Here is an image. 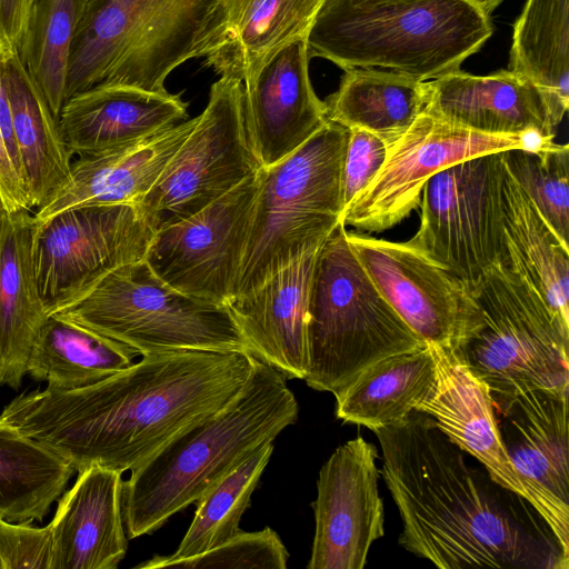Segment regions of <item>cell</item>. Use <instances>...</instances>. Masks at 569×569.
I'll list each match as a JSON object with an SVG mask.
<instances>
[{
    "instance_id": "cell-7",
    "label": "cell",
    "mask_w": 569,
    "mask_h": 569,
    "mask_svg": "<svg viewBox=\"0 0 569 569\" xmlns=\"http://www.w3.org/2000/svg\"><path fill=\"white\" fill-rule=\"evenodd\" d=\"M347 138L348 129L328 121L292 153L261 168L233 296L321 244L340 222Z\"/></svg>"
},
{
    "instance_id": "cell-23",
    "label": "cell",
    "mask_w": 569,
    "mask_h": 569,
    "mask_svg": "<svg viewBox=\"0 0 569 569\" xmlns=\"http://www.w3.org/2000/svg\"><path fill=\"white\" fill-rule=\"evenodd\" d=\"M122 472L98 465L78 471L50 528V569H116L128 549Z\"/></svg>"
},
{
    "instance_id": "cell-28",
    "label": "cell",
    "mask_w": 569,
    "mask_h": 569,
    "mask_svg": "<svg viewBox=\"0 0 569 569\" xmlns=\"http://www.w3.org/2000/svg\"><path fill=\"white\" fill-rule=\"evenodd\" d=\"M505 260L569 325V248L523 190L505 174L502 183Z\"/></svg>"
},
{
    "instance_id": "cell-39",
    "label": "cell",
    "mask_w": 569,
    "mask_h": 569,
    "mask_svg": "<svg viewBox=\"0 0 569 569\" xmlns=\"http://www.w3.org/2000/svg\"><path fill=\"white\" fill-rule=\"evenodd\" d=\"M386 156L387 144L379 137L362 129H348L341 168L342 210L371 182Z\"/></svg>"
},
{
    "instance_id": "cell-14",
    "label": "cell",
    "mask_w": 569,
    "mask_h": 569,
    "mask_svg": "<svg viewBox=\"0 0 569 569\" xmlns=\"http://www.w3.org/2000/svg\"><path fill=\"white\" fill-rule=\"evenodd\" d=\"M260 170L200 211L157 231L144 257L151 270L182 293L226 305L234 292Z\"/></svg>"
},
{
    "instance_id": "cell-21",
    "label": "cell",
    "mask_w": 569,
    "mask_h": 569,
    "mask_svg": "<svg viewBox=\"0 0 569 569\" xmlns=\"http://www.w3.org/2000/svg\"><path fill=\"white\" fill-rule=\"evenodd\" d=\"M425 83L423 111L449 123L488 134L556 137L542 91L508 69L489 76L458 70Z\"/></svg>"
},
{
    "instance_id": "cell-18",
    "label": "cell",
    "mask_w": 569,
    "mask_h": 569,
    "mask_svg": "<svg viewBox=\"0 0 569 569\" xmlns=\"http://www.w3.org/2000/svg\"><path fill=\"white\" fill-rule=\"evenodd\" d=\"M309 59L307 39L298 40L243 84L246 126L262 168L292 153L329 121L310 81Z\"/></svg>"
},
{
    "instance_id": "cell-27",
    "label": "cell",
    "mask_w": 569,
    "mask_h": 569,
    "mask_svg": "<svg viewBox=\"0 0 569 569\" xmlns=\"http://www.w3.org/2000/svg\"><path fill=\"white\" fill-rule=\"evenodd\" d=\"M33 216L9 213L0 246V386L18 390L48 315L32 267Z\"/></svg>"
},
{
    "instance_id": "cell-11",
    "label": "cell",
    "mask_w": 569,
    "mask_h": 569,
    "mask_svg": "<svg viewBox=\"0 0 569 569\" xmlns=\"http://www.w3.org/2000/svg\"><path fill=\"white\" fill-rule=\"evenodd\" d=\"M501 152L473 157L433 174L425 184L421 220L406 243L469 289L506 256Z\"/></svg>"
},
{
    "instance_id": "cell-32",
    "label": "cell",
    "mask_w": 569,
    "mask_h": 569,
    "mask_svg": "<svg viewBox=\"0 0 569 569\" xmlns=\"http://www.w3.org/2000/svg\"><path fill=\"white\" fill-rule=\"evenodd\" d=\"M508 70L545 94L558 128L569 107V0H527L513 24Z\"/></svg>"
},
{
    "instance_id": "cell-45",
    "label": "cell",
    "mask_w": 569,
    "mask_h": 569,
    "mask_svg": "<svg viewBox=\"0 0 569 569\" xmlns=\"http://www.w3.org/2000/svg\"><path fill=\"white\" fill-rule=\"evenodd\" d=\"M381 1H383V0H381Z\"/></svg>"
},
{
    "instance_id": "cell-6",
    "label": "cell",
    "mask_w": 569,
    "mask_h": 569,
    "mask_svg": "<svg viewBox=\"0 0 569 569\" xmlns=\"http://www.w3.org/2000/svg\"><path fill=\"white\" fill-rule=\"evenodd\" d=\"M340 221L320 246L312 272L306 383L336 396L375 362L423 342L378 291Z\"/></svg>"
},
{
    "instance_id": "cell-30",
    "label": "cell",
    "mask_w": 569,
    "mask_h": 569,
    "mask_svg": "<svg viewBox=\"0 0 569 569\" xmlns=\"http://www.w3.org/2000/svg\"><path fill=\"white\" fill-rule=\"evenodd\" d=\"M435 378L429 343L388 356L365 369L336 398V416L372 431L407 418Z\"/></svg>"
},
{
    "instance_id": "cell-13",
    "label": "cell",
    "mask_w": 569,
    "mask_h": 569,
    "mask_svg": "<svg viewBox=\"0 0 569 569\" xmlns=\"http://www.w3.org/2000/svg\"><path fill=\"white\" fill-rule=\"evenodd\" d=\"M555 140L528 134H488L422 111L387 147L383 164L371 182L342 210L340 221L368 232L388 230L420 203L427 181L460 161L508 149L542 151Z\"/></svg>"
},
{
    "instance_id": "cell-10",
    "label": "cell",
    "mask_w": 569,
    "mask_h": 569,
    "mask_svg": "<svg viewBox=\"0 0 569 569\" xmlns=\"http://www.w3.org/2000/svg\"><path fill=\"white\" fill-rule=\"evenodd\" d=\"M261 168L246 126L243 84L220 77L192 131L136 207L156 233L200 211Z\"/></svg>"
},
{
    "instance_id": "cell-42",
    "label": "cell",
    "mask_w": 569,
    "mask_h": 569,
    "mask_svg": "<svg viewBox=\"0 0 569 569\" xmlns=\"http://www.w3.org/2000/svg\"><path fill=\"white\" fill-rule=\"evenodd\" d=\"M475 4L486 14L490 16L491 12L502 2V0H467Z\"/></svg>"
},
{
    "instance_id": "cell-12",
    "label": "cell",
    "mask_w": 569,
    "mask_h": 569,
    "mask_svg": "<svg viewBox=\"0 0 569 569\" xmlns=\"http://www.w3.org/2000/svg\"><path fill=\"white\" fill-rule=\"evenodd\" d=\"M154 232L136 204H83L33 220L31 257L48 316L79 300L116 269L143 260Z\"/></svg>"
},
{
    "instance_id": "cell-36",
    "label": "cell",
    "mask_w": 569,
    "mask_h": 569,
    "mask_svg": "<svg viewBox=\"0 0 569 569\" xmlns=\"http://www.w3.org/2000/svg\"><path fill=\"white\" fill-rule=\"evenodd\" d=\"M507 173L523 190L559 238L569 236V146L542 151H501Z\"/></svg>"
},
{
    "instance_id": "cell-1",
    "label": "cell",
    "mask_w": 569,
    "mask_h": 569,
    "mask_svg": "<svg viewBox=\"0 0 569 569\" xmlns=\"http://www.w3.org/2000/svg\"><path fill=\"white\" fill-rule=\"evenodd\" d=\"M254 360L239 351L149 353L88 387L22 392L4 407L0 421L57 452L76 471L98 465L123 473L229 406Z\"/></svg>"
},
{
    "instance_id": "cell-31",
    "label": "cell",
    "mask_w": 569,
    "mask_h": 569,
    "mask_svg": "<svg viewBox=\"0 0 569 569\" xmlns=\"http://www.w3.org/2000/svg\"><path fill=\"white\" fill-rule=\"evenodd\" d=\"M137 355L117 340L50 315L32 346L27 373L49 389L70 391L126 369Z\"/></svg>"
},
{
    "instance_id": "cell-15",
    "label": "cell",
    "mask_w": 569,
    "mask_h": 569,
    "mask_svg": "<svg viewBox=\"0 0 569 569\" xmlns=\"http://www.w3.org/2000/svg\"><path fill=\"white\" fill-rule=\"evenodd\" d=\"M360 264L393 310L426 343L461 347L479 323L470 289L406 242L346 231Z\"/></svg>"
},
{
    "instance_id": "cell-5",
    "label": "cell",
    "mask_w": 569,
    "mask_h": 569,
    "mask_svg": "<svg viewBox=\"0 0 569 569\" xmlns=\"http://www.w3.org/2000/svg\"><path fill=\"white\" fill-rule=\"evenodd\" d=\"M219 0H88L69 61L66 101L96 86L166 93L168 76L202 58Z\"/></svg>"
},
{
    "instance_id": "cell-29",
    "label": "cell",
    "mask_w": 569,
    "mask_h": 569,
    "mask_svg": "<svg viewBox=\"0 0 569 569\" xmlns=\"http://www.w3.org/2000/svg\"><path fill=\"white\" fill-rule=\"evenodd\" d=\"M343 71L338 89L325 103L328 120L346 129L369 131L388 147L425 109V81L379 68Z\"/></svg>"
},
{
    "instance_id": "cell-35",
    "label": "cell",
    "mask_w": 569,
    "mask_h": 569,
    "mask_svg": "<svg viewBox=\"0 0 569 569\" xmlns=\"http://www.w3.org/2000/svg\"><path fill=\"white\" fill-rule=\"evenodd\" d=\"M88 0H36L19 57L58 119L66 102L71 47Z\"/></svg>"
},
{
    "instance_id": "cell-16",
    "label": "cell",
    "mask_w": 569,
    "mask_h": 569,
    "mask_svg": "<svg viewBox=\"0 0 569 569\" xmlns=\"http://www.w3.org/2000/svg\"><path fill=\"white\" fill-rule=\"evenodd\" d=\"M569 389L529 390L496 405L503 447L533 508L569 556Z\"/></svg>"
},
{
    "instance_id": "cell-40",
    "label": "cell",
    "mask_w": 569,
    "mask_h": 569,
    "mask_svg": "<svg viewBox=\"0 0 569 569\" xmlns=\"http://www.w3.org/2000/svg\"><path fill=\"white\" fill-rule=\"evenodd\" d=\"M0 198L9 213L30 211L33 206L21 174L9 154L0 126Z\"/></svg>"
},
{
    "instance_id": "cell-44",
    "label": "cell",
    "mask_w": 569,
    "mask_h": 569,
    "mask_svg": "<svg viewBox=\"0 0 569 569\" xmlns=\"http://www.w3.org/2000/svg\"><path fill=\"white\" fill-rule=\"evenodd\" d=\"M31 2H32V7H33V4H34L36 0H31Z\"/></svg>"
},
{
    "instance_id": "cell-17",
    "label": "cell",
    "mask_w": 569,
    "mask_h": 569,
    "mask_svg": "<svg viewBox=\"0 0 569 569\" xmlns=\"http://www.w3.org/2000/svg\"><path fill=\"white\" fill-rule=\"evenodd\" d=\"M378 450L362 437L339 446L317 480L315 537L308 569H362L385 535Z\"/></svg>"
},
{
    "instance_id": "cell-2",
    "label": "cell",
    "mask_w": 569,
    "mask_h": 569,
    "mask_svg": "<svg viewBox=\"0 0 569 569\" xmlns=\"http://www.w3.org/2000/svg\"><path fill=\"white\" fill-rule=\"evenodd\" d=\"M373 432L402 520V548L443 569L569 568V556L533 506L468 463L431 416L413 409Z\"/></svg>"
},
{
    "instance_id": "cell-22",
    "label": "cell",
    "mask_w": 569,
    "mask_h": 569,
    "mask_svg": "<svg viewBox=\"0 0 569 569\" xmlns=\"http://www.w3.org/2000/svg\"><path fill=\"white\" fill-rule=\"evenodd\" d=\"M326 0H219L203 66L242 84L291 43L307 39Z\"/></svg>"
},
{
    "instance_id": "cell-41",
    "label": "cell",
    "mask_w": 569,
    "mask_h": 569,
    "mask_svg": "<svg viewBox=\"0 0 569 569\" xmlns=\"http://www.w3.org/2000/svg\"><path fill=\"white\" fill-rule=\"evenodd\" d=\"M31 9V0H0V40L3 43L18 49Z\"/></svg>"
},
{
    "instance_id": "cell-3",
    "label": "cell",
    "mask_w": 569,
    "mask_h": 569,
    "mask_svg": "<svg viewBox=\"0 0 569 569\" xmlns=\"http://www.w3.org/2000/svg\"><path fill=\"white\" fill-rule=\"evenodd\" d=\"M287 378L256 358L241 393L224 409L186 429L123 481L122 512L129 539L161 528L197 502L261 445L298 420Z\"/></svg>"
},
{
    "instance_id": "cell-8",
    "label": "cell",
    "mask_w": 569,
    "mask_h": 569,
    "mask_svg": "<svg viewBox=\"0 0 569 569\" xmlns=\"http://www.w3.org/2000/svg\"><path fill=\"white\" fill-rule=\"evenodd\" d=\"M479 323L457 348L493 405L535 389H569V325L505 259L470 288Z\"/></svg>"
},
{
    "instance_id": "cell-4",
    "label": "cell",
    "mask_w": 569,
    "mask_h": 569,
    "mask_svg": "<svg viewBox=\"0 0 569 569\" xmlns=\"http://www.w3.org/2000/svg\"><path fill=\"white\" fill-rule=\"evenodd\" d=\"M491 34L490 16L467 0H326L307 43L310 58L342 70L429 81L460 70Z\"/></svg>"
},
{
    "instance_id": "cell-20",
    "label": "cell",
    "mask_w": 569,
    "mask_h": 569,
    "mask_svg": "<svg viewBox=\"0 0 569 569\" xmlns=\"http://www.w3.org/2000/svg\"><path fill=\"white\" fill-rule=\"evenodd\" d=\"M429 346L435 378L413 409L431 416L439 429L495 481L529 501L503 447L489 389L467 367L457 348Z\"/></svg>"
},
{
    "instance_id": "cell-9",
    "label": "cell",
    "mask_w": 569,
    "mask_h": 569,
    "mask_svg": "<svg viewBox=\"0 0 569 569\" xmlns=\"http://www.w3.org/2000/svg\"><path fill=\"white\" fill-rule=\"evenodd\" d=\"M52 315L117 340L140 356L174 350L250 353L226 305L180 292L144 259L110 272Z\"/></svg>"
},
{
    "instance_id": "cell-38",
    "label": "cell",
    "mask_w": 569,
    "mask_h": 569,
    "mask_svg": "<svg viewBox=\"0 0 569 569\" xmlns=\"http://www.w3.org/2000/svg\"><path fill=\"white\" fill-rule=\"evenodd\" d=\"M50 525L33 527L0 518V569H50Z\"/></svg>"
},
{
    "instance_id": "cell-24",
    "label": "cell",
    "mask_w": 569,
    "mask_h": 569,
    "mask_svg": "<svg viewBox=\"0 0 569 569\" xmlns=\"http://www.w3.org/2000/svg\"><path fill=\"white\" fill-rule=\"evenodd\" d=\"M197 117L134 141L71 162L70 178L33 214L41 221L83 204H137L153 187L169 160L187 139Z\"/></svg>"
},
{
    "instance_id": "cell-26",
    "label": "cell",
    "mask_w": 569,
    "mask_h": 569,
    "mask_svg": "<svg viewBox=\"0 0 569 569\" xmlns=\"http://www.w3.org/2000/svg\"><path fill=\"white\" fill-rule=\"evenodd\" d=\"M1 62L23 179L32 206L38 208L69 181L72 156L61 138L58 119L17 48L4 43Z\"/></svg>"
},
{
    "instance_id": "cell-33",
    "label": "cell",
    "mask_w": 569,
    "mask_h": 569,
    "mask_svg": "<svg viewBox=\"0 0 569 569\" xmlns=\"http://www.w3.org/2000/svg\"><path fill=\"white\" fill-rule=\"evenodd\" d=\"M74 471L63 457L0 421V518L42 521Z\"/></svg>"
},
{
    "instance_id": "cell-19",
    "label": "cell",
    "mask_w": 569,
    "mask_h": 569,
    "mask_svg": "<svg viewBox=\"0 0 569 569\" xmlns=\"http://www.w3.org/2000/svg\"><path fill=\"white\" fill-rule=\"evenodd\" d=\"M321 244L305 250L258 287L226 303L250 353L287 379H305L308 372L309 292Z\"/></svg>"
},
{
    "instance_id": "cell-34",
    "label": "cell",
    "mask_w": 569,
    "mask_h": 569,
    "mask_svg": "<svg viewBox=\"0 0 569 569\" xmlns=\"http://www.w3.org/2000/svg\"><path fill=\"white\" fill-rule=\"evenodd\" d=\"M272 452L273 441L257 448L196 502L194 517L173 553L154 556L136 568H167L174 560L203 553L239 532L240 519L250 507L251 495Z\"/></svg>"
},
{
    "instance_id": "cell-43",
    "label": "cell",
    "mask_w": 569,
    "mask_h": 569,
    "mask_svg": "<svg viewBox=\"0 0 569 569\" xmlns=\"http://www.w3.org/2000/svg\"><path fill=\"white\" fill-rule=\"evenodd\" d=\"M8 218H9V212L7 211L2 200L0 198V246L2 242L3 234H4Z\"/></svg>"
},
{
    "instance_id": "cell-25",
    "label": "cell",
    "mask_w": 569,
    "mask_h": 569,
    "mask_svg": "<svg viewBox=\"0 0 569 569\" xmlns=\"http://www.w3.org/2000/svg\"><path fill=\"white\" fill-rule=\"evenodd\" d=\"M188 103L177 93L96 86L69 98L59 114L70 154L98 153L187 120Z\"/></svg>"
},
{
    "instance_id": "cell-37",
    "label": "cell",
    "mask_w": 569,
    "mask_h": 569,
    "mask_svg": "<svg viewBox=\"0 0 569 569\" xmlns=\"http://www.w3.org/2000/svg\"><path fill=\"white\" fill-rule=\"evenodd\" d=\"M289 552L270 527L239 531L203 553L174 560L167 568L180 569H286Z\"/></svg>"
}]
</instances>
